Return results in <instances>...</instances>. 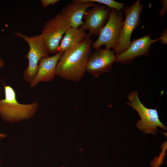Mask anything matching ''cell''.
Returning <instances> with one entry per match:
<instances>
[{
	"mask_svg": "<svg viewBox=\"0 0 167 167\" xmlns=\"http://www.w3.org/2000/svg\"><path fill=\"white\" fill-rule=\"evenodd\" d=\"M92 41L90 37H88L63 52L57 63L56 75L70 81L80 80L86 71Z\"/></svg>",
	"mask_w": 167,
	"mask_h": 167,
	"instance_id": "6da1fadb",
	"label": "cell"
},
{
	"mask_svg": "<svg viewBox=\"0 0 167 167\" xmlns=\"http://www.w3.org/2000/svg\"><path fill=\"white\" fill-rule=\"evenodd\" d=\"M4 89L5 98L0 100V116L4 121L10 123L18 122L34 116L38 107L36 101L29 104L19 103L11 87L6 85Z\"/></svg>",
	"mask_w": 167,
	"mask_h": 167,
	"instance_id": "7a4b0ae2",
	"label": "cell"
},
{
	"mask_svg": "<svg viewBox=\"0 0 167 167\" xmlns=\"http://www.w3.org/2000/svg\"><path fill=\"white\" fill-rule=\"evenodd\" d=\"M128 98L129 101L126 104L138 113L141 120H138L136 125L143 134L156 135L158 131L157 126L166 130V127L160 121L156 109L146 108L139 100L137 91H133L129 93Z\"/></svg>",
	"mask_w": 167,
	"mask_h": 167,
	"instance_id": "3957f363",
	"label": "cell"
},
{
	"mask_svg": "<svg viewBox=\"0 0 167 167\" xmlns=\"http://www.w3.org/2000/svg\"><path fill=\"white\" fill-rule=\"evenodd\" d=\"M71 25L61 12L55 15L44 24L41 34L49 54H55L63 36Z\"/></svg>",
	"mask_w": 167,
	"mask_h": 167,
	"instance_id": "277c9868",
	"label": "cell"
},
{
	"mask_svg": "<svg viewBox=\"0 0 167 167\" xmlns=\"http://www.w3.org/2000/svg\"><path fill=\"white\" fill-rule=\"evenodd\" d=\"M15 33L22 38L29 45V51L25 55L28 61V65L23 72V77L25 81L30 83L37 73L40 59L49 56V54L41 34L29 37L21 33Z\"/></svg>",
	"mask_w": 167,
	"mask_h": 167,
	"instance_id": "5b68a950",
	"label": "cell"
},
{
	"mask_svg": "<svg viewBox=\"0 0 167 167\" xmlns=\"http://www.w3.org/2000/svg\"><path fill=\"white\" fill-rule=\"evenodd\" d=\"M138 0L130 6H124L122 10L125 15L124 21L116 49L114 50L116 54H121L126 50L130 46L132 32L141 22L140 15L143 4Z\"/></svg>",
	"mask_w": 167,
	"mask_h": 167,
	"instance_id": "8992f818",
	"label": "cell"
},
{
	"mask_svg": "<svg viewBox=\"0 0 167 167\" xmlns=\"http://www.w3.org/2000/svg\"><path fill=\"white\" fill-rule=\"evenodd\" d=\"M122 11L111 9L108 20L102 29L97 39L92 43L95 49L103 45L106 49L116 48L121 32L123 24Z\"/></svg>",
	"mask_w": 167,
	"mask_h": 167,
	"instance_id": "52a82bcc",
	"label": "cell"
},
{
	"mask_svg": "<svg viewBox=\"0 0 167 167\" xmlns=\"http://www.w3.org/2000/svg\"><path fill=\"white\" fill-rule=\"evenodd\" d=\"M110 49H95L91 54L87 64L86 71L95 78L109 72L113 63L116 62V55Z\"/></svg>",
	"mask_w": 167,
	"mask_h": 167,
	"instance_id": "ba28073f",
	"label": "cell"
},
{
	"mask_svg": "<svg viewBox=\"0 0 167 167\" xmlns=\"http://www.w3.org/2000/svg\"><path fill=\"white\" fill-rule=\"evenodd\" d=\"M111 9L104 5L96 4L87 10L83 17L84 21L80 27L84 30H89L88 37L92 35H99L108 20Z\"/></svg>",
	"mask_w": 167,
	"mask_h": 167,
	"instance_id": "9c48e42d",
	"label": "cell"
},
{
	"mask_svg": "<svg viewBox=\"0 0 167 167\" xmlns=\"http://www.w3.org/2000/svg\"><path fill=\"white\" fill-rule=\"evenodd\" d=\"M151 33L145 34L143 36L136 39L132 42L128 48L123 52L116 54V62L126 64L132 62L136 58L141 56L148 57L151 49V45L160 41L159 38L152 40Z\"/></svg>",
	"mask_w": 167,
	"mask_h": 167,
	"instance_id": "30bf717a",
	"label": "cell"
},
{
	"mask_svg": "<svg viewBox=\"0 0 167 167\" xmlns=\"http://www.w3.org/2000/svg\"><path fill=\"white\" fill-rule=\"evenodd\" d=\"M96 4L91 0H72L62 8L60 12L71 27H79L83 24L82 19L87 10Z\"/></svg>",
	"mask_w": 167,
	"mask_h": 167,
	"instance_id": "8fae6325",
	"label": "cell"
},
{
	"mask_svg": "<svg viewBox=\"0 0 167 167\" xmlns=\"http://www.w3.org/2000/svg\"><path fill=\"white\" fill-rule=\"evenodd\" d=\"M63 52L58 51L54 55L41 58L40 60L37 73L29 83L31 88L36 87L40 82L50 81L55 76L57 63Z\"/></svg>",
	"mask_w": 167,
	"mask_h": 167,
	"instance_id": "7c38bea8",
	"label": "cell"
},
{
	"mask_svg": "<svg viewBox=\"0 0 167 167\" xmlns=\"http://www.w3.org/2000/svg\"><path fill=\"white\" fill-rule=\"evenodd\" d=\"M88 37V34L80 27H71L65 33L61 40L58 48V51L64 52L75 46Z\"/></svg>",
	"mask_w": 167,
	"mask_h": 167,
	"instance_id": "4fadbf2b",
	"label": "cell"
},
{
	"mask_svg": "<svg viewBox=\"0 0 167 167\" xmlns=\"http://www.w3.org/2000/svg\"><path fill=\"white\" fill-rule=\"evenodd\" d=\"M95 3H101L106 5L111 9H114L120 11L122 10L124 5H128L126 3H122L113 0H91Z\"/></svg>",
	"mask_w": 167,
	"mask_h": 167,
	"instance_id": "5bb4252c",
	"label": "cell"
},
{
	"mask_svg": "<svg viewBox=\"0 0 167 167\" xmlns=\"http://www.w3.org/2000/svg\"><path fill=\"white\" fill-rule=\"evenodd\" d=\"M160 2L162 4L163 6L162 8L159 11V14L161 17H163L167 12V2L166 0H161Z\"/></svg>",
	"mask_w": 167,
	"mask_h": 167,
	"instance_id": "9a60e30c",
	"label": "cell"
},
{
	"mask_svg": "<svg viewBox=\"0 0 167 167\" xmlns=\"http://www.w3.org/2000/svg\"><path fill=\"white\" fill-rule=\"evenodd\" d=\"M59 1V0H41V2L42 6L46 7L50 5H54Z\"/></svg>",
	"mask_w": 167,
	"mask_h": 167,
	"instance_id": "2e32d148",
	"label": "cell"
},
{
	"mask_svg": "<svg viewBox=\"0 0 167 167\" xmlns=\"http://www.w3.org/2000/svg\"><path fill=\"white\" fill-rule=\"evenodd\" d=\"M167 29L166 28L161 34L159 38L161 42L163 44H166L167 43Z\"/></svg>",
	"mask_w": 167,
	"mask_h": 167,
	"instance_id": "e0dca14e",
	"label": "cell"
},
{
	"mask_svg": "<svg viewBox=\"0 0 167 167\" xmlns=\"http://www.w3.org/2000/svg\"><path fill=\"white\" fill-rule=\"evenodd\" d=\"M5 62L4 60L0 58V68L3 67L4 66Z\"/></svg>",
	"mask_w": 167,
	"mask_h": 167,
	"instance_id": "ac0fdd59",
	"label": "cell"
},
{
	"mask_svg": "<svg viewBox=\"0 0 167 167\" xmlns=\"http://www.w3.org/2000/svg\"><path fill=\"white\" fill-rule=\"evenodd\" d=\"M6 135L2 134L1 133H0V139L2 138L3 137H5L6 136ZM1 164V160L0 159V165Z\"/></svg>",
	"mask_w": 167,
	"mask_h": 167,
	"instance_id": "d6986e66",
	"label": "cell"
},
{
	"mask_svg": "<svg viewBox=\"0 0 167 167\" xmlns=\"http://www.w3.org/2000/svg\"><path fill=\"white\" fill-rule=\"evenodd\" d=\"M1 92V89L0 88V94Z\"/></svg>",
	"mask_w": 167,
	"mask_h": 167,
	"instance_id": "ffe728a7",
	"label": "cell"
},
{
	"mask_svg": "<svg viewBox=\"0 0 167 167\" xmlns=\"http://www.w3.org/2000/svg\"><path fill=\"white\" fill-rule=\"evenodd\" d=\"M61 167H65L63 166H61Z\"/></svg>",
	"mask_w": 167,
	"mask_h": 167,
	"instance_id": "44dd1931",
	"label": "cell"
}]
</instances>
